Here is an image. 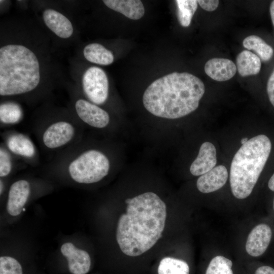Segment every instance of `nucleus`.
Here are the masks:
<instances>
[{"label":"nucleus","mask_w":274,"mask_h":274,"mask_svg":"<svg viewBox=\"0 0 274 274\" xmlns=\"http://www.w3.org/2000/svg\"><path fill=\"white\" fill-rule=\"evenodd\" d=\"M126 213L119 217L116 237L120 249L129 257H138L152 248L161 237L166 218L165 202L147 192L125 200Z\"/></svg>","instance_id":"obj_1"},{"label":"nucleus","mask_w":274,"mask_h":274,"mask_svg":"<svg viewBox=\"0 0 274 274\" xmlns=\"http://www.w3.org/2000/svg\"><path fill=\"white\" fill-rule=\"evenodd\" d=\"M204 92V85L199 78L188 73L175 72L152 82L144 93L143 102L155 116L178 119L197 109Z\"/></svg>","instance_id":"obj_2"},{"label":"nucleus","mask_w":274,"mask_h":274,"mask_svg":"<svg viewBox=\"0 0 274 274\" xmlns=\"http://www.w3.org/2000/svg\"><path fill=\"white\" fill-rule=\"evenodd\" d=\"M41 78L40 64L36 54L20 44L0 48V95L23 94L35 89Z\"/></svg>","instance_id":"obj_3"},{"label":"nucleus","mask_w":274,"mask_h":274,"mask_svg":"<svg viewBox=\"0 0 274 274\" xmlns=\"http://www.w3.org/2000/svg\"><path fill=\"white\" fill-rule=\"evenodd\" d=\"M271 143L265 135L249 139L236 152L230 170L232 193L238 199H245L252 193L269 157Z\"/></svg>","instance_id":"obj_4"},{"label":"nucleus","mask_w":274,"mask_h":274,"mask_svg":"<svg viewBox=\"0 0 274 274\" xmlns=\"http://www.w3.org/2000/svg\"><path fill=\"white\" fill-rule=\"evenodd\" d=\"M110 161L105 154L97 150H89L81 154L69 164L71 178L81 184L100 181L109 173Z\"/></svg>","instance_id":"obj_5"},{"label":"nucleus","mask_w":274,"mask_h":274,"mask_svg":"<svg viewBox=\"0 0 274 274\" xmlns=\"http://www.w3.org/2000/svg\"><path fill=\"white\" fill-rule=\"evenodd\" d=\"M83 91L87 98L95 105L104 104L109 94V82L106 73L97 66L89 67L82 77Z\"/></svg>","instance_id":"obj_6"},{"label":"nucleus","mask_w":274,"mask_h":274,"mask_svg":"<svg viewBox=\"0 0 274 274\" xmlns=\"http://www.w3.org/2000/svg\"><path fill=\"white\" fill-rule=\"evenodd\" d=\"M60 251L66 258L67 269L71 274H87L90 271L91 259L86 251L67 242L61 246Z\"/></svg>","instance_id":"obj_7"},{"label":"nucleus","mask_w":274,"mask_h":274,"mask_svg":"<svg viewBox=\"0 0 274 274\" xmlns=\"http://www.w3.org/2000/svg\"><path fill=\"white\" fill-rule=\"evenodd\" d=\"M75 109L78 117L88 125L97 128L106 127L110 122L109 114L96 105L83 99L77 100Z\"/></svg>","instance_id":"obj_8"},{"label":"nucleus","mask_w":274,"mask_h":274,"mask_svg":"<svg viewBox=\"0 0 274 274\" xmlns=\"http://www.w3.org/2000/svg\"><path fill=\"white\" fill-rule=\"evenodd\" d=\"M75 134V128L66 121H57L49 125L43 135V142L50 149L60 147L70 142Z\"/></svg>","instance_id":"obj_9"},{"label":"nucleus","mask_w":274,"mask_h":274,"mask_svg":"<svg viewBox=\"0 0 274 274\" xmlns=\"http://www.w3.org/2000/svg\"><path fill=\"white\" fill-rule=\"evenodd\" d=\"M30 192L29 183L25 180L14 182L11 186L8 194L6 209L12 216H17L23 211Z\"/></svg>","instance_id":"obj_10"},{"label":"nucleus","mask_w":274,"mask_h":274,"mask_svg":"<svg viewBox=\"0 0 274 274\" xmlns=\"http://www.w3.org/2000/svg\"><path fill=\"white\" fill-rule=\"evenodd\" d=\"M272 236L270 227L266 224L256 226L248 235L246 244L247 252L251 256L258 257L267 249Z\"/></svg>","instance_id":"obj_11"},{"label":"nucleus","mask_w":274,"mask_h":274,"mask_svg":"<svg viewBox=\"0 0 274 274\" xmlns=\"http://www.w3.org/2000/svg\"><path fill=\"white\" fill-rule=\"evenodd\" d=\"M217 163L216 150L209 142L202 143L197 157L190 167L191 174L195 176H201L215 167Z\"/></svg>","instance_id":"obj_12"},{"label":"nucleus","mask_w":274,"mask_h":274,"mask_svg":"<svg viewBox=\"0 0 274 274\" xmlns=\"http://www.w3.org/2000/svg\"><path fill=\"white\" fill-rule=\"evenodd\" d=\"M227 179L228 172L226 167L218 165L198 178L197 188L201 193H211L222 188Z\"/></svg>","instance_id":"obj_13"},{"label":"nucleus","mask_w":274,"mask_h":274,"mask_svg":"<svg viewBox=\"0 0 274 274\" xmlns=\"http://www.w3.org/2000/svg\"><path fill=\"white\" fill-rule=\"evenodd\" d=\"M236 70L234 63L227 58H212L204 65L206 74L212 79L219 82L231 79L235 75Z\"/></svg>","instance_id":"obj_14"},{"label":"nucleus","mask_w":274,"mask_h":274,"mask_svg":"<svg viewBox=\"0 0 274 274\" xmlns=\"http://www.w3.org/2000/svg\"><path fill=\"white\" fill-rule=\"evenodd\" d=\"M43 19L46 25L61 38H68L73 33L74 29L71 22L56 10L46 9L43 13Z\"/></svg>","instance_id":"obj_15"},{"label":"nucleus","mask_w":274,"mask_h":274,"mask_svg":"<svg viewBox=\"0 0 274 274\" xmlns=\"http://www.w3.org/2000/svg\"><path fill=\"white\" fill-rule=\"evenodd\" d=\"M102 2L109 8L130 19H140L145 13L144 5L140 0H104Z\"/></svg>","instance_id":"obj_16"},{"label":"nucleus","mask_w":274,"mask_h":274,"mask_svg":"<svg viewBox=\"0 0 274 274\" xmlns=\"http://www.w3.org/2000/svg\"><path fill=\"white\" fill-rule=\"evenodd\" d=\"M236 65L238 74L242 77H247L258 74L261 63L256 54L248 50H243L236 57Z\"/></svg>","instance_id":"obj_17"},{"label":"nucleus","mask_w":274,"mask_h":274,"mask_svg":"<svg viewBox=\"0 0 274 274\" xmlns=\"http://www.w3.org/2000/svg\"><path fill=\"white\" fill-rule=\"evenodd\" d=\"M84 57L92 63L108 65L114 61L112 52L98 43H91L86 46L83 49Z\"/></svg>","instance_id":"obj_18"},{"label":"nucleus","mask_w":274,"mask_h":274,"mask_svg":"<svg viewBox=\"0 0 274 274\" xmlns=\"http://www.w3.org/2000/svg\"><path fill=\"white\" fill-rule=\"evenodd\" d=\"M7 146L13 153L23 157H31L35 153L32 142L22 134H15L10 136L7 141Z\"/></svg>","instance_id":"obj_19"},{"label":"nucleus","mask_w":274,"mask_h":274,"mask_svg":"<svg viewBox=\"0 0 274 274\" xmlns=\"http://www.w3.org/2000/svg\"><path fill=\"white\" fill-rule=\"evenodd\" d=\"M243 45L245 48L255 52L262 61H268L273 55L272 48L262 38L256 35H251L245 38Z\"/></svg>","instance_id":"obj_20"},{"label":"nucleus","mask_w":274,"mask_h":274,"mask_svg":"<svg viewBox=\"0 0 274 274\" xmlns=\"http://www.w3.org/2000/svg\"><path fill=\"white\" fill-rule=\"evenodd\" d=\"M156 274H190V267L183 260L165 257L160 260L156 267Z\"/></svg>","instance_id":"obj_21"},{"label":"nucleus","mask_w":274,"mask_h":274,"mask_svg":"<svg viewBox=\"0 0 274 274\" xmlns=\"http://www.w3.org/2000/svg\"><path fill=\"white\" fill-rule=\"evenodd\" d=\"M177 8L178 20L183 27H188L197 8V1H175Z\"/></svg>","instance_id":"obj_22"},{"label":"nucleus","mask_w":274,"mask_h":274,"mask_svg":"<svg viewBox=\"0 0 274 274\" xmlns=\"http://www.w3.org/2000/svg\"><path fill=\"white\" fill-rule=\"evenodd\" d=\"M22 117L21 107L14 102H6L0 106V120L4 124H14Z\"/></svg>","instance_id":"obj_23"},{"label":"nucleus","mask_w":274,"mask_h":274,"mask_svg":"<svg viewBox=\"0 0 274 274\" xmlns=\"http://www.w3.org/2000/svg\"><path fill=\"white\" fill-rule=\"evenodd\" d=\"M232 261L221 255L213 258L210 261L206 274H233Z\"/></svg>","instance_id":"obj_24"},{"label":"nucleus","mask_w":274,"mask_h":274,"mask_svg":"<svg viewBox=\"0 0 274 274\" xmlns=\"http://www.w3.org/2000/svg\"><path fill=\"white\" fill-rule=\"evenodd\" d=\"M0 274H24L22 265L16 258L9 256L0 257Z\"/></svg>","instance_id":"obj_25"},{"label":"nucleus","mask_w":274,"mask_h":274,"mask_svg":"<svg viewBox=\"0 0 274 274\" xmlns=\"http://www.w3.org/2000/svg\"><path fill=\"white\" fill-rule=\"evenodd\" d=\"M12 163L11 157L7 151L4 149L0 150V177H5L11 172Z\"/></svg>","instance_id":"obj_26"},{"label":"nucleus","mask_w":274,"mask_h":274,"mask_svg":"<svg viewBox=\"0 0 274 274\" xmlns=\"http://www.w3.org/2000/svg\"><path fill=\"white\" fill-rule=\"evenodd\" d=\"M198 4L203 10L207 11H213L218 7L219 1L218 0H199Z\"/></svg>","instance_id":"obj_27"},{"label":"nucleus","mask_w":274,"mask_h":274,"mask_svg":"<svg viewBox=\"0 0 274 274\" xmlns=\"http://www.w3.org/2000/svg\"><path fill=\"white\" fill-rule=\"evenodd\" d=\"M266 89L269 101L274 107V70L268 78Z\"/></svg>","instance_id":"obj_28"},{"label":"nucleus","mask_w":274,"mask_h":274,"mask_svg":"<svg viewBox=\"0 0 274 274\" xmlns=\"http://www.w3.org/2000/svg\"><path fill=\"white\" fill-rule=\"evenodd\" d=\"M255 274H274V269L269 266H262L256 269Z\"/></svg>","instance_id":"obj_29"},{"label":"nucleus","mask_w":274,"mask_h":274,"mask_svg":"<svg viewBox=\"0 0 274 274\" xmlns=\"http://www.w3.org/2000/svg\"><path fill=\"white\" fill-rule=\"evenodd\" d=\"M269 11L272 23L274 26V1H272L270 4Z\"/></svg>","instance_id":"obj_30"},{"label":"nucleus","mask_w":274,"mask_h":274,"mask_svg":"<svg viewBox=\"0 0 274 274\" xmlns=\"http://www.w3.org/2000/svg\"><path fill=\"white\" fill-rule=\"evenodd\" d=\"M268 186L271 191H274V174L271 177L268 181Z\"/></svg>","instance_id":"obj_31"},{"label":"nucleus","mask_w":274,"mask_h":274,"mask_svg":"<svg viewBox=\"0 0 274 274\" xmlns=\"http://www.w3.org/2000/svg\"><path fill=\"white\" fill-rule=\"evenodd\" d=\"M249 140V139H248V138H247V137L243 138L241 140V143L243 145L245 144V143H246Z\"/></svg>","instance_id":"obj_32"},{"label":"nucleus","mask_w":274,"mask_h":274,"mask_svg":"<svg viewBox=\"0 0 274 274\" xmlns=\"http://www.w3.org/2000/svg\"><path fill=\"white\" fill-rule=\"evenodd\" d=\"M3 187H4V186H3V182H2V181H1V189H0V190H1V194H2V193L3 191Z\"/></svg>","instance_id":"obj_33"},{"label":"nucleus","mask_w":274,"mask_h":274,"mask_svg":"<svg viewBox=\"0 0 274 274\" xmlns=\"http://www.w3.org/2000/svg\"><path fill=\"white\" fill-rule=\"evenodd\" d=\"M273 209H274V200H273Z\"/></svg>","instance_id":"obj_34"}]
</instances>
